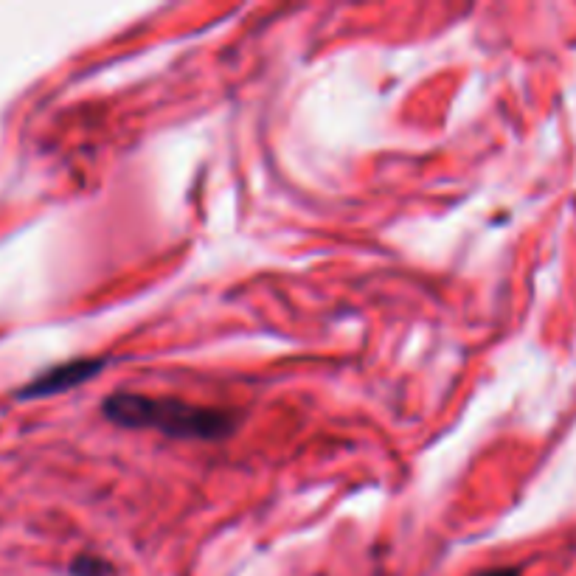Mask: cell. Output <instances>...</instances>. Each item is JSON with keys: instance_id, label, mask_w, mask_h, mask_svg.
I'll return each instance as SVG.
<instances>
[{"instance_id": "cell-1", "label": "cell", "mask_w": 576, "mask_h": 576, "mask_svg": "<svg viewBox=\"0 0 576 576\" xmlns=\"http://www.w3.org/2000/svg\"><path fill=\"white\" fill-rule=\"evenodd\" d=\"M104 416L121 428H149L158 430L169 439H200L214 442L234 430V416L225 414L220 408H203L189 405L180 399L144 397L119 391L104 399Z\"/></svg>"}, {"instance_id": "cell-2", "label": "cell", "mask_w": 576, "mask_h": 576, "mask_svg": "<svg viewBox=\"0 0 576 576\" xmlns=\"http://www.w3.org/2000/svg\"><path fill=\"white\" fill-rule=\"evenodd\" d=\"M107 366V360H71V363H60L54 369L43 371L40 377H34L29 385H23L17 391L20 399H40L54 397L62 391H71L76 385L88 383L90 377H96L99 371Z\"/></svg>"}, {"instance_id": "cell-4", "label": "cell", "mask_w": 576, "mask_h": 576, "mask_svg": "<svg viewBox=\"0 0 576 576\" xmlns=\"http://www.w3.org/2000/svg\"><path fill=\"white\" fill-rule=\"evenodd\" d=\"M475 576H520V571L517 568H492V571H481Z\"/></svg>"}, {"instance_id": "cell-3", "label": "cell", "mask_w": 576, "mask_h": 576, "mask_svg": "<svg viewBox=\"0 0 576 576\" xmlns=\"http://www.w3.org/2000/svg\"><path fill=\"white\" fill-rule=\"evenodd\" d=\"M110 565L99 557H76L71 565V574L74 576H110Z\"/></svg>"}]
</instances>
